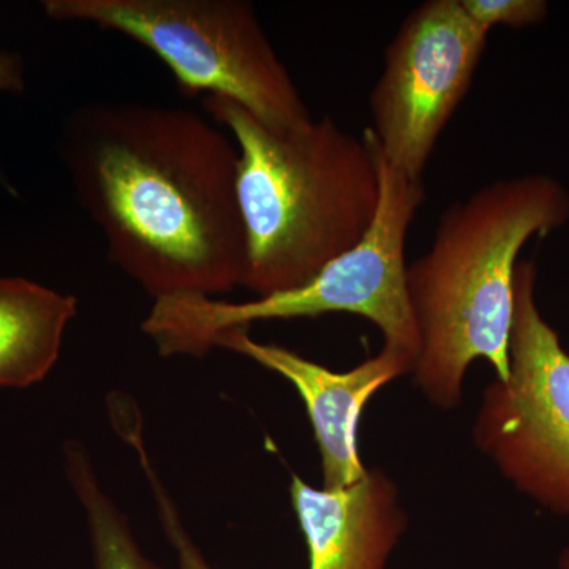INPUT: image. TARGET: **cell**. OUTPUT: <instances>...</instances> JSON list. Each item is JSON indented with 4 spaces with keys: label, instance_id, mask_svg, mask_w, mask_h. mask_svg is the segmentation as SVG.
<instances>
[{
    "label": "cell",
    "instance_id": "6da1fadb",
    "mask_svg": "<svg viewBox=\"0 0 569 569\" xmlns=\"http://www.w3.org/2000/svg\"><path fill=\"white\" fill-rule=\"evenodd\" d=\"M61 151L108 260L153 301L241 287L238 148L212 121L162 104H86L63 122Z\"/></svg>",
    "mask_w": 569,
    "mask_h": 569
},
{
    "label": "cell",
    "instance_id": "7a4b0ae2",
    "mask_svg": "<svg viewBox=\"0 0 569 569\" xmlns=\"http://www.w3.org/2000/svg\"><path fill=\"white\" fill-rule=\"evenodd\" d=\"M238 148V200L247 260L242 288L254 298L293 290L353 249L380 203L376 138L335 119L274 130L223 97H201Z\"/></svg>",
    "mask_w": 569,
    "mask_h": 569
},
{
    "label": "cell",
    "instance_id": "3957f363",
    "mask_svg": "<svg viewBox=\"0 0 569 569\" xmlns=\"http://www.w3.org/2000/svg\"><path fill=\"white\" fill-rule=\"evenodd\" d=\"M568 220L567 190L541 174L488 183L441 213L429 250L407 266L421 337L411 377L430 406L459 407L477 359L507 380L520 250Z\"/></svg>",
    "mask_w": 569,
    "mask_h": 569
},
{
    "label": "cell",
    "instance_id": "277c9868",
    "mask_svg": "<svg viewBox=\"0 0 569 569\" xmlns=\"http://www.w3.org/2000/svg\"><path fill=\"white\" fill-rule=\"evenodd\" d=\"M377 142V141H376ZM378 149V144H377ZM380 203L365 238L293 290L230 302L209 296L153 301L141 329L162 356L201 358L224 332L271 320L350 313L376 325L385 347L417 359L421 351L407 290L408 230L426 200L422 181L392 168L378 149Z\"/></svg>",
    "mask_w": 569,
    "mask_h": 569
},
{
    "label": "cell",
    "instance_id": "5b68a950",
    "mask_svg": "<svg viewBox=\"0 0 569 569\" xmlns=\"http://www.w3.org/2000/svg\"><path fill=\"white\" fill-rule=\"evenodd\" d=\"M54 21L84 22L148 48L189 96L241 104L274 130L312 121L247 0H47Z\"/></svg>",
    "mask_w": 569,
    "mask_h": 569
},
{
    "label": "cell",
    "instance_id": "8992f818",
    "mask_svg": "<svg viewBox=\"0 0 569 569\" xmlns=\"http://www.w3.org/2000/svg\"><path fill=\"white\" fill-rule=\"evenodd\" d=\"M535 293L537 266L519 261L509 376L482 391L473 441L519 493L569 519V353Z\"/></svg>",
    "mask_w": 569,
    "mask_h": 569
},
{
    "label": "cell",
    "instance_id": "52a82bcc",
    "mask_svg": "<svg viewBox=\"0 0 569 569\" xmlns=\"http://www.w3.org/2000/svg\"><path fill=\"white\" fill-rule=\"evenodd\" d=\"M460 0H427L397 29L370 93L372 132L381 156L422 181L438 138L466 99L488 43Z\"/></svg>",
    "mask_w": 569,
    "mask_h": 569
},
{
    "label": "cell",
    "instance_id": "ba28073f",
    "mask_svg": "<svg viewBox=\"0 0 569 569\" xmlns=\"http://www.w3.org/2000/svg\"><path fill=\"white\" fill-rule=\"evenodd\" d=\"M213 347L234 351L272 370L293 385L305 402L323 471V488L343 489L359 481L367 471L359 456V421L367 403L397 378L411 376L415 359L385 347L361 365L335 372L288 348L260 343L247 329H233Z\"/></svg>",
    "mask_w": 569,
    "mask_h": 569
},
{
    "label": "cell",
    "instance_id": "9c48e42d",
    "mask_svg": "<svg viewBox=\"0 0 569 569\" xmlns=\"http://www.w3.org/2000/svg\"><path fill=\"white\" fill-rule=\"evenodd\" d=\"M291 507L309 550V569H387L408 527L395 479L367 468L348 488L290 482Z\"/></svg>",
    "mask_w": 569,
    "mask_h": 569
},
{
    "label": "cell",
    "instance_id": "30bf717a",
    "mask_svg": "<svg viewBox=\"0 0 569 569\" xmlns=\"http://www.w3.org/2000/svg\"><path fill=\"white\" fill-rule=\"evenodd\" d=\"M78 299L20 277H0V388H28L50 373Z\"/></svg>",
    "mask_w": 569,
    "mask_h": 569
},
{
    "label": "cell",
    "instance_id": "8fae6325",
    "mask_svg": "<svg viewBox=\"0 0 569 569\" xmlns=\"http://www.w3.org/2000/svg\"><path fill=\"white\" fill-rule=\"evenodd\" d=\"M63 468L80 501L96 569H163L142 552L129 519L104 492L91 455L80 441L63 445Z\"/></svg>",
    "mask_w": 569,
    "mask_h": 569
},
{
    "label": "cell",
    "instance_id": "7c38bea8",
    "mask_svg": "<svg viewBox=\"0 0 569 569\" xmlns=\"http://www.w3.org/2000/svg\"><path fill=\"white\" fill-rule=\"evenodd\" d=\"M114 430L137 455L142 473H144L153 500H156L157 516H159L168 542L178 559V569H213L183 526L173 498L164 488L156 467L152 466L151 456H149L144 437H142L141 415H127L119 419L114 425Z\"/></svg>",
    "mask_w": 569,
    "mask_h": 569
},
{
    "label": "cell",
    "instance_id": "4fadbf2b",
    "mask_svg": "<svg viewBox=\"0 0 569 569\" xmlns=\"http://www.w3.org/2000/svg\"><path fill=\"white\" fill-rule=\"evenodd\" d=\"M463 10L481 28H526L545 20L548 3L542 0H460Z\"/></svg>",
    "mask_w": 569,
    "mask_h": 569
},
{
    "label": "cell",
    "instance_id": "5bb4252c",
    "mask_svg": "<svg viewBox=\"0 0 569 569\" xmlns=\"http://www.w3.org/2000/svg\"><path fill=\"white\" fill-rule=\"evenodd\" d=\"M24 63L21 56L0 52V91L24 92Z\"/></svg>",
    "mask_w": 569,
    "mask_h": 569
},
{
    "label": "cell",
    "instance_id": "9a60e30c",
    "mask_svg": "<svg viewBox=\"0 0 569 569\" xmlns=\"http://www.w3.org/2000/svg\"><path fill=\"white\" fill-rule=\"evenodd\" d=\"M557 567H559V569H569V546L561 549L559 559H557Z\"/></svg>",
    "mask_w": 569,
    "mask_h": 569
}]
</instances>
